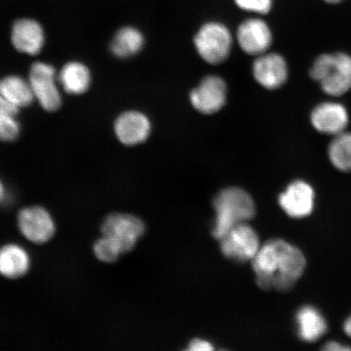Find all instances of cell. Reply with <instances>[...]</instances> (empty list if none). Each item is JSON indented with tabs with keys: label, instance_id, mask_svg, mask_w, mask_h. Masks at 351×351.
<instances>
[{
	"label": "cell",
	"instance_id": "cell-1",
	"mask_svg": "<svg viewBox=\"0 0 351 351\" xmlns=\"http://www.w3.org/2000/svg\"><path fill=\"white\" fill-rule=\"evenodd\" d=\"M252 261L256 283L267 291H291L306 267V258L300 250L280 239L262 245Z\"/></svg>",
	"mask_w": 351,
	"mask_h": 351
},
{
	"label": "cell",
	"instance_id": "cell-2",
	"mask_svg": "<svg viewBox=\"0 0 351 351\" xmlns=\"http://www.w3.org/2000/svg\"><path fill=\"white\" fill-rule=\"evenodd\" d=\"M216 222L213 230L215 239H221L232 227L245 223L256 215L252 197L243 189H225L214 199Z\"/></svg>",
	"mask_w": 351,
	"mask_h": 351
},
{
	"label": "cell",
	"instance_id": "cell-3",
	"mask_svg": "<svg viewBox=\"0 0 351 351\" xmlns=\"http://www.w3.org/2000/svg\"><path fill=\"white\" fill-rule=\"evenodd\" d=\"M310 73L324 93L341 96L351 89V57L344 53L320 56Z\"/></svg>",
	"mask_w": 351,
	"mask_h": 351
},
{
	"label": "cell",
	"instance_id": "cell-4",
	"mask_svg": "<svg viewBox=\"0 0 351 351\" xmlns=\"http://www.w3.org/2000/svg\"><path fill=\"white\" fill-rule=\"evenodd\" d=\"M232 34L225 25L219 22H208L195 35L197 53L206 62L218 64L229 56L232 47Z\"/></svg>",
	"mask_w": 351,
	"mask_h": 351
},
{
	"label": "cell",
	"instance_id": "cell-5",
	"mask_svg": "<svg viewBox=\"0 0 351 351\" xmlns=\"http://www.w3.org/2000/svg\"><path fill=\"white\" fill-rule=\"evenodd\" d=\"M100 228L102 234L111 239L119 247L123 254L135 247L145 232L142 219L133 215L120 213L108 215Z\"/></svg>",
	"mask_w": 351,
	"mask_h": 351
},
{
	"label": "cell",
	"instance_id": "cell-6",
	"mask_svg": "<svg viewBox=\"0 0 351 351\" xmlns=\"http://www.w3.org/2000/svg\"><path fill=\"white\" fill-rule=\"evenodd\" d=\"M219 241L223 256L239 262L252 261L261 248L256 231L247 222L232 227Z\"/></svg>",
	"mask_w": 351,
	"mask_h": 351
},
{
	"label": "cell",
	"instance_id": "cell-7",
	"mask_svg": "<svg viewBox=\"0 0 351 351\" xmlns=\"http://www.w3.org/2000/svg\"><path fill=\"white\" fill-rule=\"evenodd\" d=\"M29 82L34 98L44 110L56 112L60 108L62 100L56 83V70L51 65L43 62L33 64Z\"/></svg>",
	"mask_w": 351,
	"mask_h": 351
},
{
	"label": "cell",
	"instance_id": "cell-8",
	"mask_svg": "<svg viewBox=\"0 0 351 351\" xmlns=\"http://www.w3.org/2000/svg\"><path fill=\"white\" fill-rule=\"evenodd\" d=\"M17 223L22 235L34 244L46 243L55 234L53 219L40 206L22 209L17 217Z\"/></svg>",
	"mask_w": 351,
	"mask_h": 351
},
{
	"label": "cell",
	"instance_id": "cell-9",
	"mask_svg": "<svg viewBox=\"0 0 351 351\" xmlns=\"http://www.w3.org/2000/svg\"><path fill=\"white\" fill-rule=\"evenodd\" d=\"M227 87L223 79L217 76L205 77L191 93V102L197 111L213 114L226 104Z\"/></svg>",
	"mask_w": 351,
	"mask_h": 351
},
{
	"label": "cell",
	"instance_id": "cell-10",
	"mask_svg": "<svg viewBox=\"0 0 351 351\" xmlns=\"http://www.w3.org/2000/svg\"><path fill=\"white\" fill-rule=\"evenodd\" d=\"M237 39L240 47L249 55H262L273 41L269 26L258 19L245 20L239 26Z\"/></svg>",
	"mask_w": 351,
	"mask_h": 351
},
{
	"label": "cell",
	"instance_id": "cell-11",
	"mask_svg": "<svg viewBox=\"0 0 351 351\" xmlns=\"http://www.w3.org/2000/svg\"><path fill=\"white\" fill-rule=\"evenodd\" d=\"M311 121L319 133L336 136L345 132L348 125L349 115L343 105L326 102L314 108Z\"/></svg>",
	"mask_w": 351,
	"mask_h": 351
},
{
	"label": "cell",
	"instance_id": "cell-12",
	"mask_svg": "<svg viewBox=\"0 0 351 351\" xmlns=\"http://www.w3.org/2000/svg\"><path fill=\"white\" fill-rule=\"evenodd\" d=\"M315 193L309 184L296 181L289 185L279 197L280 207L289 217L302 218L309 216L314 207Z\"/></svg>",
	"mask_w": 351,
	"mask_h": 351
},
{
	"label": "cell",
	"instance_id": "cell-13",
	"mask_svg": "<svg viewBox=\"0 0 351 351\" xmlns=\"http://www.w3.org/2000/svg\"><path fill=\"white\" fill-rule=\"evenodd\" d=\"M253 74L258 84L266 89H278L287 80V64L278 54H262L254 61Z\"/></svg>",
	"mask_w": 351,
	"mask_h": 351
},
{
	"label": "cell",
	"instance_id": "cell-14",
	"mask_svg": "<svg viewBox=\"0 0 351 351\" xmlns=\"http://www.w3.org/2000/svg\"><path fill=\"white\" fill-rule=\"evenodd\" d=\"M114 130L121 143L134 146L146 141L151 133V122L141 112H126L117 118Z\"/></svg>",
	"mask_w": 351,
	"mask_h": 351
},
{
	"label": "cell",
	"instance_id": "cell-15",
	"mask_svg": "<svg viewBox=\"0 0 351 351\" xmlns=\"http://www.w3.org/2000/svg\"><path fill=\"white\" fill-rule=\"evenodd\" d=\"M12 43L13 47L22 53L38 55L44 45L43 29L38 21L32 19L16 21L12 26Z\"/></svg>",
	"mask_w": 351,
	"mask_h": 351
},
{
	"label": "cell",
	"instance_id": "cell-16",
	"mask_svg": "<svg viewBox=\"0 0 351 351\" xmlns=\"http://www.w3.org/2000/svg\"><path fill=\"white\" fill-rule=\"evenodd\" d=\"M30 260L27 252L19 245L8 244L0 248V275L17 279L27 273Z\"/></svg>",
	"mask_w": 351,
	"mask_h": 351
},
{
	"label": "cell",
	"instance_id": "cell-17",
	"mask_svg": "<svg viewBox=\"0 0 351 351\" xmlns=\"http://www.w3.org/2000/svg\"><path fill=\"white\" fill-rule=\"evenodd\" d=\"M0 95L19 108L29 106L35 99L29 82L17 76L7 77L0 82Z\"/></svg>",
	"mask_w": 351,
	"mask_h": 351
},
{
	"label": "cell",
	"instance_id": "cell-18",
	"mask_svg": "<svg viewBox=\"0 0 351 351\" xmlns=\"http://www.w3.org/2000/svg\"><path fill=\"white\" fill-rule=\"evenodd\" d=\"M59 82L69 94L85 93L90 85V73L86 66L79 62H69L61 69Z\"/></svg>",
	"mask_w": 351,
	"mask_h": 351
},
{
	"label": "cell",
	"instance_id": "cell-19",
	"mask_svg": "<svg viewBox=\"0 0 351 351\" xmlns=\"http://www.w3.org/2000/svg\"><path fill=\"white\" fill-rule=\"evenodd\" d=\"M298 332L302 340L313 342L318 340L327 331V324L322 314L313 306H306L297 315Z\"/></svg>",
	"mask_w": 351,
	"mask_h": 351
},
{
	"label": "cell",
	"instance_id": "cell-20",
	"mask_svg": "<svg viewBox=\"0 0 351 351\" xmlns=\"http://www.w3.org/2000/svg\"><path fill=\"white\" fill-rule=\"evenodd\" d=\"M144 37L138 29L127 26L118 30L111 43V50L119 58H127L142 50Z\"/></svg>",
	"mask_w": 351,
	"mask_h": 351
},
{
	"label": "cell",
	"instance_id": "cell-21",
	"mask_svg": "<svg viewBox=\"0 0 351 351\" xmlns=\"http://www.w3.org/2000/svg\"><path fill=\"white\" fill-rule=\"evenodd\" d=\"M328 157L337 169L351 172V133H341L335 136L328 147Z\"/></svg>",
	"mask_w": 351,
	"mask_h": 351
},
{
	"label": "cell",
	"instance_id": "cell-22",
	"mask_svg": "<svg viewBox=\"0 0 351 351\" xmlns=\"http://www.w3.org/2000/svg\"><path fill=\"white\" fill-rule=\"evenodd\" d=\"M19 112V108L0 95V140L2 141L12 142L19 138L20 125L15 118Z\"/></svg>",
	"mask_w": 351,
	"mask_h": 351
},
{
	"label": "cell",
	"instance_id": "cell-23",
	"mask_svg": "<svg viewBox=\"0 0 351 351\" xmlns=\"http://www.w3.org/2000/svg\"><path fill=\"white\" fill-rule=\"evenodd\" d=\"M93 251L99 261L107 263L117 261L123 254L119 247L111 239L104 235L95 241Z\"/></svg>",
	"mask_w": 351,
	"mask_h": 351
},
{
	"label": "cell",
	"instance_id": "cell-24",
	"mask_svg": "<svg viewBox=\"0 0 351 351\" xmlns=\"http://www.w3.org/2000/svg\"><path fill=\"white\" fill-rule=\"evenodd\" d=\"M234 3L240 10L258 14H267L274 3L273 0H234Z\"/></svg>",
	"mask_w": 351,
	"mask_h": 351
},
{
	"label": "cell",
	"instance_id": "cell-25",
	"mask_svg": "<svg viewBox=\"0 0 351 351\" xmlns=\"http://www.w3.org/2000/svg\"><path fill=\"white\" fill-rule=\"evenodd\" d=\"M188 350L192 351H210L213 350V348L208 341L200 339H195L191 342L190 346H189Z\"/></svg>",
	"mask_w": 351,
	"mask_h": 351
},
{
	"label": "cell",
	"instance_id": "cell-26",
	"mask_svg": "<svg viewBox=\"0 0 351 351\" xmlns=\"http://www.w3.org/2000/svg\"><path fill=\"white\" fill-rule=\"evenodd\" d=\"M323 350L329 351H348L350 350L351 348H349V346H345L340 343H337V342L331 341L328 342L326 346H324Z\"/></svg>",
	"mask_w": 351,
	"mask_h": 351
},
{
	"label": "cell",
	"instance_id": "cell-27",
	"mask_svg": "<svg viewBox=\"0 0 351 351\" xmlns=\"http://www.w3.org/2000/svg\"><path fill=\"white\" fill-rule=\"evenodd\" d=\"M344 330L349 337H351V317H350L344 324Z\"/></svg>",
	"mask_w": 351,
	"mask_h": 351
},
{
	"label": "cell",
	"instance_id": "cell-28",
	"mask_svg": "<svg viewBox=\"0 0 351 351\" xmlns=\"http://www.w3.org/2000/svg\"><path fill=\"white\" fill-rule=\"evenodd\" d=\"M322 1L328 4H331V5H337V4L344 2L346 0H322Z\"/></svg>",
	"mask_w": 351,
	"mask_h": 351
},
{
	"label": "cell",
	"instance_id": "cell-29",
	"mask_svg": "<svg viewBox=\"0 0 351 351\" xmlns=\"http://www.w3.org/2000/svg\"><path fill=\"white\" fill-rule=\"evenodd\" d=\"M4 196V187L1 182H0V202L3 199Z\"/></svg>",
	"mask_w": 351,
	"mask_h": 351
}]
</instances>
